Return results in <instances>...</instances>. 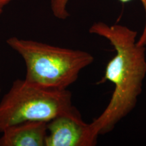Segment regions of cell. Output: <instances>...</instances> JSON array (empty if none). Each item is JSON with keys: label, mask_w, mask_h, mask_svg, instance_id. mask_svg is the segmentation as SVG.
<instances>
[{"label": "cell", "mask_w": 146, "mask_h": 146, "mask_svg": "<svg viewBox=\"0 0 146 146\" xmlns=\"http://www.w3.org/2000/svg\"><path fill=\"white\" fill-rule=\"evenodd\" d=\"M120 2L126 3L130 2L133 0H118ZM141 3L145 13V24L142 31V33L139 39H137V43L138 45L146 46V0H139ZM69 0H51V9L53 14L57 18L61 20L66 19L70 16L67 11L66 6Z\"/></svg>", "instance_id": "6"}, {"label": "cell", "mask_w": 146, "mask_h": 146, "mask_svg": "<svg viewBox=\"0 0 146 146\" xmlns=\"http://www.w3.org/2000/svg\"><path fill=\"white\" fill-rule=\"evenodd\" d=\"M1 87H0V93H1Z\"/></svg>", "instance_id": "8"}, {"label": "cell", "mask_w": 146, "mask_h": 146, "mask_svg": "<svg viewBox=\"0 0 146 146\" xmlns=\"http://www.w3.org/2000/svg\"><path fill=\"white\" fill-rule=\"evenodd\" d=\"M98 138L75 108L47 123L45 146H94Z\"/></svg>", "instance_id": "4"}, {"label": "cell", "mask_w": 146, "mask_h": 146, "mask_svg": "<svg viewBox=\"0 0 146 146\" xmlns=\"http://www.w3.org/2000/svg\"><path fill=\"white\" fill-rule=\"evenodd\" d=\"M75 108L68 89H47L18 78L0 102V132L28 120L49 122Z\"/></svg>", "instance_id": "3"}, {"label": "cell", "mask_w": 146, "mask_h": 146, "mask_svg": "<svg viewBox=\"0 0 146 146\" xmlns=\"http://www.w3.org/2000/svg\"><path fill=\"white\" fill-rule=\"evenodd\" d=\"M13 1L14 0H0V16L2 14L5 7Z\"/></svg>", "instance_id": "7"}, {"label": "cell", "mask_w": 146, "mask_h": 146, "mask_svg": "<svg viewBox=\"0 0 146 146\" xmlns=\"http://www.w3.org/2000/svg\"><path fill=\"white\" fill-rule=\"evenodd\" d=\"M47 123L28 120L5 129L0 137V146H45Z\"/></svg>", "instance_id": "5"}, {"label": "cell", "mask_w": 146, "mask_h": 146, "mask_svg": "<svg viewBox=\"0 0 146 146\" xmlns=\"http://www.w3.org/2000/svg\"><path fill=\"white\" fill-rule=\"evenodd\" d=\"M6 43L25 62V79L47 89L64 90L77 81L82 70L94 61L90 53L11 36Z\"/></svg>", "instance_id": "2"}, {"label": "cell", "mask_w": 146, "mask_h": 146, "mask_svg": "<svg viewBox=\"0 0 146 146\" xmlns=\"http://www.w3.org/2000/svg\"><path fill=\"white\" fill-rule=\"evenodd\" d=\"M89 32L107 39L116 52L98 82L108 81L114 85L108 104L90 123L93 133L98 137L111 132L136 107L146 76L145 46L137 43V32L124 25L98 22L91 25Z\"/></svg>", "instance_id": "1"}]
</instances>
